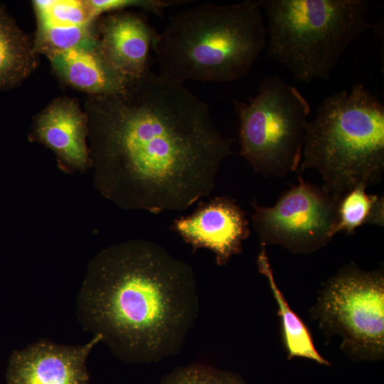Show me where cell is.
<instances>
[{
  "label": "cell",
  "mask_w": 384,
  "mask_h": 384,
  "mask_svg": "<svg viewBox=\"0 0 384 384\" xmlns=\"http://www.w3.org/2000/svg\"><path fill=\"white\" fill-rule=\"evenodd\" d=\"M338 201L299 176L298 183L274 206L252 202L251 219L260 245H277L302 254L319 250L334 236Z\"/></svg>",
  "instance_id": "ba28073f"
},
{
  "label": "cell",
  "mask_w": 384,
  "mask_h": 384,
  "mask_svg": "<svg viewBox=\"0 0 384 384\" xmlns=\"http://www.w3.org/2000/svg\"><path fill=\"white\" fill-rule=\"evenodd\" d=\"M38 21L64 26H90L96 18L88 3L80 1H36Z\"/></svg>",
  "instance_id": "ac0fdd59"
},
{
  "label": "cell",
  "mask_w": 384,
  "mask_h": 384,
  "mask_svg": "<svg viewBox=\"0 0 384 384\" xmlns=\"http://www.w3.org/2000/svg\"><path fill=\"white\" fill-rule=\"evenodd\" d=\"M100 52L109 65L133 81L148 70V57L156 33L141 16L117 13L102 23Z\"/></svg>",
  "instance_id": "7c38bea8"
},
{
  "label": "cell",
  "mask_w": 384,
  "mask_h": 384,
  "mask_svg": "<svg viewBox=\"0 0 384 384\" xmlns=\"http://www.w3.org/2000/svg\"><path fill=\"white\" fill-rule=\"evenodd\" d=\"M299 170H316L321 188L340 198L384 171V106L363 83L325 97L308 121Z\"/></svg>",
  "instance_id": "277c9868"
},
{
  "label": "cell",
  "mask_w": 384,
  "mask_h": 384,
  "mask_svg": "<svg viewBox=\"0 0 384 384\" xmlns=\"http://www.w3.org/2000/svg\"><path fill=\"white\" fill-rule=\"evenodd\" d=\"M171 229L193 251L211 250L220 266L241 252L243 242L250 234L245 210L235 200L223 196L201 202L191 215L174 219Z\"/></svg>",
  "instance_id": "9c48e42d"
},
{
  "label": "cell",
  "mask_w": 384,
  "mask_h": 384,
  "mask_svg": "<svg viewBox=\"0 0 384 384\" xmlns=\"http://www.w3.org/2000/svg\"><path fill=\"white\" fill-rule=\"evenodd\" d=\"M100 336L84 345L70 346L39 341L14 351L6 374V384H90L86 360Z\"/></svg>",
  "instance_id": "30bf717a"
},
{
  "label": "cell",
  "mask_w": 384,
  "mask_h": 384,
  "mask_svg": "<svg viewBox=\"0 0 384 384\" xmlns=\"http://www.w3.org/2000/svg\"><path fill=\"white\" fill-rule=\"evenodd\" d=\"M33 54L27 38L0 5V90L16 86L30 73Z\"/></svg>",
  "instance_id": "9a60e30c"
},
{
  "label": "cell",
  "mask_w": 384,
  "mask_h": 384,
  "mask_svg": "<svg viewBox=\"0 0 384 384\" xmlns=\"http://www.w3.org/2000/svg\"><path fill=\"white\" fill-rule=\"evenodd\" d=\"M88 132L85 114L68 100L50 105L38 118L34 129L36 139L56 154L60 169L80 174L92 168L86 144Z\"/></svg>",
  "instance_id": "8fae6325"
},
{
  "label": "cell",
  "mask_w": 384,
  "mask_h": 384,
  "mask_svg": "<svg viewBox=\"0 0 384 384\" xmlns=\"http://www.w3.org/2000/svg\"><path fill=\"white\" fill-rule=\"evenodd\" d=\"M90 26H64L38 21V45L49 55L73 49L92 48L98 42Z\"/></svg>",
  "instance_id": "e0dca14e"
},
{
  "label": "cell",
  "mask_w": 384,
  "mask_h": 384,
  "mask_svg": "<svg viewBox=\"0 0 384 384\" xmlns=\"http://www.w3.org/2000/svg\"><path fill=\"white\" fill-rule=\"evenodd\" d=\"M259 272L268 281L278 307V315L281 319L284 344L288 359L294 357L314 361L319 364L329 366L316 350L311 335L300 317L291 309L284 294L278 288L269 262L266 246L261 245V250L257 260Z\"/></svg>",
  "instance_id": "5bb4252c"
},
{
  "label": "cell",
  "mask_w": 384,
  "mask_h": 384,
  "mask_svg": "<svg viewBox=\"0 0 384 384\" xmlns=\"http://www.w3.org/2000/svg\"><path fill=\"white\" fill-rule=\"evenodd\" d=\"M383 309V270L351 264L326 282L312 313L325 332L341 336L349 356L377 361L384 353Z\"/></svg>",
  "instance_id": "52a82bcc"
},
{
  "label": "cell",
  "mask_w": 384,
  "mask_h": 384,
  "mask_svg": "<svg viewBox=\"0 0 384 384\" xmlns=\"http://www.w3.org/2000/svg\"><path fill=\"white\" fill-rule=\"evenodd\" d=\"M55 70L78 89L106 96L123 92L132 82L114 70L101 55L98 43L48 55Z\"/></svg>",
  "instance_id": "4fadbf2b"
},
{
  "label": "cell",
  "mask_w": 384,
  "mask_h": 384,
  "mask_svg": "<svg viewBox=\"0 0 384 384\" xmlns=\"http://www.w3.org/2000/svg\"><path fill=\"white\" fill-rule=\"evenodd\" d=\"M158 384H245L238 375L209 366L191 364L176 368Z\"/></svg>",
  "instance_id": "d6986e66"
},
{
  "label": "cell",
  "mask_w": 384,
  "mask_h": 384,
  "mask_svg": "<svg viewBox=\"0 0 384 384\" xmlns=\"http://www.w3.org/2000/svg\"><path fill=\"white\" fill-rule=\"evenodd\" d=\"M258 1L183 9L170 16L151 48L159 74L188 80L227 82L246 75L267 42Z\"/></svg>",
  "instance_id": "3957f363"
},
{
  "label": "cell",
  "mask_w": 384,
  "mask_h": 384,
  "mask_svg": "<svg viewBox=\"0 0 384 384\" xmlns=\"http://www.w3.org/2000/svg\"><path fill=\"white\" fill-rule=\"evenodd\" d=\"M235 111L240 154L256 172L282 177L299 168L311 107L296 87L266 77L254 97L235 102Z\"/></svg>",
  "instance_id": "8992f818"
},
{
  "label": "cell",
  "mask_w": 384,
  "mask_h": 384,
  "mask_svg": "<svg viewBox=\"0 0 384 384\" xmlns=\"http://www.w3.org/2000/svg\"><path fill=\"white\" fill-rule=\"evenodd\" d=\"M266 52L299 82L327 80L348 47L373 27L366 0H259Z\"/></svg>",
  "instance_id": "5b68a950"
},
{
  "label": "cell",
  "mask_w": 384,
  "mask_h": 384,
  "mask_svg": "<svg viewBox=\"0 0 384 384\" xmlns=\"http://www.w3.org/2000/svg\"><path fill=\"white\" fill-rule=\"evenodd\" d=\"M76 309L118 358L156 362L180 352L197 317L194 272L154 242L115 243L89 262Z\"/></svg>",
  "instance_id": "7a4b0ae2"
},
{
  "label": "cell",
  "mask_w": 384,
  "mask_h": 384,
  "mask_svg": "<svg viewBox=\"0 0 384 384\" xmlns=\"http://www.w3.org/2000/svg\"><path fill=\"white\" fill-rule=\"evenodd\" d=\"M93 186L124 210L188 209L215 187L233 140L184 83L149 69L100 96L90 126Z\"/></svg>",
  "instance_id": "6da1fadb"
},
{
  "label": "cell",
  "mask_w": 384,
  "mask_h": 384,
  "mask_svg": "<svg viewBox=\"0 0 384 384\" xmlns=\"http://www.w3.org/2000/svg\"><path fill=\"white\" fill-rule=\"evenodd\" d=\"M367 186L358 184L339 200L334 235L353 234L364 225L384 226V198L366 192Z\"/></svg>",
  "instance_id": "2e32d148"
},
{
  "label": "cell",
  "mask_w": 384,
  "mask_h": 384,
  "mask_svg": "<svg viewBox=\"0 0 384 384\" xmlns=\"http://www.w3.org/2000/svg\"><path fill=\"white\" fill-rule=\"evenodd\" d=\"M95 17L105 11L139 6L160 16L168 7L188 4L186 0H91L87 1Z\"/></svg>",
  "instance_id": "ffe728a7"
}]
</instances>
